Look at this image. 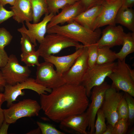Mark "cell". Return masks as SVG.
Returning a JSON list of instances; mask_svg holds the SVG:
<instances>
[{"instance_id": "35", "label": "cell", "mask_w": 134, "mask_h": 134, "mask_svg": "<svg viewBox=\"0 0 134 134\" xmlns=\"http://www.w3.org/2000/svg\"><path fill=\"white\" fill-rule=\"evenodd\" d=\"M84 11L94 6L101 5L105 0H79Z\"/></svg>"}, {"instance_id": "37", "label": "cell", "mask_w": 134, "mask_h": 134, "mask_svg": "<svg viewBox=\"0 0 134 134\" xmlns=\"http://www.w3.org/2000/svg\"><path fill=\"white\" fill-rule=\"evenodd\" d=\"M9 59L8 55L4 50L0 49V68L4 66Z\"/></svg>"}, {"instance_id": "4", "label": "cell", "mask_w": 134, "mask_h": 134, "mask_svg": "<svg viewBox=\"0 0 134 134\" xmlns=\"http://www.w3.org/2000/svg\"><path fill=\"white\" fill-rule=\"evenodd\" d=\"M83 45L65 36L57 33L48 34L37 50L40 56L44 58L57 54L63 49L70 47L78 49Z\"/></svg>"}, {"instance_id": "44", "label": "cell", "mask_w": 134, "mask_h": 134, "mask_svg": "<svg viewBox=\"0 0 134 134\" xmlns=\"http://www.w3.org/2000/svg\"><path fill=\"white\" fill-rule=\"evenodd\" d=\"M29 134H41V130L39 127L27 133Z\"/></svg>"}, {"instance_id": "11", "label": "cell", "mask_w": 134, "mask_h": 134, "mask_svg": "<svg viewBox=\"0 0 134 134\" xmlns=\"http://www.w3.org/2000/svg\"><path fill=\"white\" fill-rule=\"evenodd\" d=\"M88 57V47L85 46L82 53L70 68L63 74L66 83L75 85L81 84L89 68Z\"/></svg>"}, {"instance_id": "18", "label": "cell", "mask_w": 134, "mask_h": 134, "mask_svg": "<svg viewBox=\"0 0 134 134\" xmlns=\"http://www.w3.org/2000/svg\"><path fill=\"white\" fill-rule=\"evenodd\" d=\"M85 46L76 49L74 53L66 56H57L51 55L43 58L45 61L52 64L57 71L63 74L67 71L74 64L77 58L83 52Z\"/></svg>"}, {"instance_id": "24", "label": "cell", "mask_w": 134, "mask_h": 134, "mask_svg": "<svg viewBox=\"0 0 134 134\" xmlns=\"http://www.w3.org/2000/svg\"><path fill=\"white\" fill-rule=\"evenodd\" d=\"M107 46L99 48L96 65H103L112 63L117 59L116 53Z\"/></svg>"}, {"instance_id": "29", "label": "cell", "mask_w": 134, "mask_h": 134, "mask_svg": "<svg viewBox=\"0 0 134 134\" xmlns=\"http://www.w3.org/2000/svg\"><path fill=\"white\" fill-rule=\"evenodd\" d=\"M88 63L89 68H92L96 65L99 47L96 43L87 47Z\"/></svg>"}, {"instance_id": "19", "label": "cell", "mask_w": 134, "mask_h": 134, "mask_svg": "<svg viewBox=\"0 0 134 134\" xmlns=\"http://www.w3.org/2000/svg\"><path fill=\"white\" fill-rule=\"evenodd\" d=\"M13 19L18 23L33 21V12L30 0H16L11 8Z\"/></svg>"}, {"instance_id": "7", "label": "cell", "mask_w": 134, "mask_h": 134, "mask_svg": "<svg viewBox=\"0 0 134 134\" xmlns=\"http://www.w3.org/2000/svg\"><path fill=\"white\" fill-rule=\"evenodd\" d=\"M116 63L96 65L89 68L85 75L81 84L84 87L88 97L90 96L91 90L95 86L99 85L104 82L106 78L112 71Z\"/></svg>"}, {"instance_id": "22", "label": "cell", "mask_w": 134, "mask_h": 134, "mask_svg": "<svg viewBox=\"0 0 134 134\" xmlns=\"http://www.w3.org/2000/svg\"><path fill=\"white\" fill-rule=\"evenodd\" d=\"M122 45L120 51L116 53L117 59L121 61L126 59L128 55L134 52V32L125 33Z\"/></svg>"}, {"instance_id": "9", "label": "cell", "mask_w": 134, "mask_h": 134, "mask_svg": "<svg viewBox=\"0 0 134 134\" xmlns=\"http://www.w3.org/2000/svg\"><path fill=\"white\" fill-rule=\"evenodd\" d=\"M35 80L37 83L51 89L66 83L63 75L54 69L52 64L45 61L37 66Z\"/></svg>"}, {"instance_id": "3", "label": "cell", "mask_w": 134, "mask_h": 134, "mask_svg": "<svg viewBox=\"0 0 134 134\" xmlns=\"http://www.w3.org/2000/svg\"><path fill=\"white\" fill-rule=\"evenodd\" d=\"M116 65L108 76L112 81L111 87L134 97V71L126 62L118 59Z\"/></svg>"}, {"instance_id": "40", "label": "cell", "mask_w": 134, "mask_h": 134, "mask_svg": "<svg viewBox=\"0 0 134 134\" xmlns=\"http://www.w3.org/2000/svg\"><path fill=\"white\" fill-rule=\"evenodd\" d=\"M6 83L4 79L1 70L0 71V91H2L4 90L5 86Z\"/></svg>"}, {"instance_id": "38", "label": "cell", "mask_w": 134, "mask_h": 134, "mask_svg": "<svg viewBox=\"0 0 134 134\" xmlns=\"http://www.w3.org/2000/svg\"><path fill=\"white\" fill-rule=\"evenodd\" d=\"M134 4V0H122V7L132 8Z\"/></svg>"}, {"instance_id": "27", "label": "cell", "mask_w": 134, "mask_h": 134, "mask_svg": "<svg viewBox=\"0 0 134 134\" xmlns=\"http://www.w3.org/2000/svg\"><path fill=\"white\" fill-rule=\"evenodd\" d=\"M40 56L37 51L27 54L21 53L20 55L21 60L27 66L29 67L35 65L37 66L40 65L38 59Z\"/></svg>"}, {"instance_id": "43", "label": "cell", "mask_w": 134, "mask_h": 134, "mask_svg": "<svg viewBox=\"0 0 134 134\" xmlns=\"http://www.w3.org/2000/svg\"><path fill=\"white\" fill-rule=\"evenodd\" d=\"M113 126L110 124L106 126V129L103 134H113Z\"/></svg>"}, {"instance_id": "16", "label": "cell", "mask_w": 134, "mask_h": 134, "mask_svg": "<svg viewBox=\"0 0 134 134\" xmlns=\"http://www.w3.org/2000/svg\"><path fill=\"white\" fill-rule=\"evenodd\" d=\"M60 127L66 132L88 134L86 129L89 122L86 112L70 116L60 122Z\"/></svg>"}, {"instance_id": "39", "label": "cell", "mask_w": 134, "mask_h": 134, "mask_svg": "<svg viewBox=\"0 0 134 134\" xmlns=\"http://www.w3.org/2000/svg\"><path fill=\"white\" fill-rule=\"evenodd\" d=\"M10 124L4 120L0 128V134H7L8 128Z\"/></svg>"}, {"instance_id": "20", "label": "cell", "mask_w": 134, "mask_h": 134, "mask_svg": "<svg viewBox=\"0 0 134 134\" xmlns=\"http://www.w3.org/2000/svg\"><path fill=\"white\" fill-rule=\"evenodd\" d=\"M102 7V5L91 7L81 13L74 19L73 21L93 31L95 23L101 11Z\"/></svg>"}, {"instance_id": "1", "label": "cell", "mask_w": 134, "mask_h": 134, "mask_svg": "<svg viewBox=\"0 0 134 134\" xmlns=\"http://www.w3.org/2000/svg\"><path fill=\"white\" fill-rule=\"evenodd\" d=\"M49 93L40 95L41 108L49 118L57 123L85 112L89 104L85 89L81 84L65 83Z\"/></svg>"}, {"instance_id": "41", "label": "cell", "mask_w": 134, "mask_h": 134, "mask_svg": "<svg viewBox=\"0 0 134 134\" xmlns=\"http://www.w3.org/2000/svg\"><path fill=\"white\" fill-rule=\"evenodd\" d=\"M3 102H0V128L2 124L5 120L4 116L3 109L1 108V105Z\"/></svg>"}, {"instance_id": "42", "label": "cell", "mask_w": 134, "mask_h": 134, "mask_svg": "<svg viewBox=\"0 0 134 134\" xmlns=\"http://www.w3.org/2000/svg\"><path fill=\"white\" fill-rule=\"evenodd\" d=\"M16 0H0V4L3 6L6 4H8L13 6Z\"/></svg>"}, {"instance_id": "17", "label": "cell", "mask_w": 134, "mask_h": 134, "mask_svg": "<svg viewBox=\"0 0 134 134\" xmlns=\"http://www.w3.org/2000/svg\"><path fill=\"white\" fill-rule=\"evenodd\" d=\"M84 11L79 0L68 5L62 9L57 15H54L47 24V29L59 24H63L73 21L74 19Z\"/></svg>"}, {"instance_id": "33", "label": "cell", "mask_w": 134, "mask_h": 134, "mask_svg": "<svg viewBox=\"0 0 134 134\" xmlns=\"http://www.w3.org/2000/svg\"><path fill=\"white\" fill-rule=\"evenodd\" d=\"M117 113L118 119H128L129 115L128 107L124 95L118 105Z\"/></svg>"}, {"instance_id": "32", "label": "cell", "mask_w": 134, "mask_h": 134, "mask_svg": "<svg viewBox=\"0 0 134 134\" xmlns=\"http://www.w3.org/2000/svg\"><path fill=\"white\" fill-rule=\"evenodd\" d=\"M36 123L40 128L42 134H65L56 129L52 125L37 121Z\"/></svg>"}, {"instance_id": "8", "label": "cell", "mask_w": 134, "mask_h": 134, "mask_svg": "<svg viewBox=\"0 0 134 134\" xmlns=\"http://www.w3.org/2000/svg\"><path fill=\"white\" fill-rule=\"evenodd\" d=\"M29 67L20 65L16 56L11 54L5 66L0 69L6 84L13 85L29 77L31 71Z\"/></svg>"}, {"instance_id": "12", "label": "cell", "mask_w": 134, "mask_h": 134, "mask_svg": "<svg viewBox=\"0 0 134 134\" xmlns=\"http://www.w3.org/2000/svg\"><path fill=\"white\" fill-rule=\"evenodd\" d=\"M111 86L105 91L101 109L108 124L114 127L118 120L117 109L123 95Z\"/></svg>"}, {"instance_id": "36", "label": "cell", "mask_w": 134, "mask_h": 134, "mask_svg": "<svg viewBox=\"0 0 134 134\" xmlns=\"http://www.w3.org/2000/svg\"><path fill=\"white\" fill-rule=\"evenodd\" d=\"M14 13L12 10H6L3 6L0 4V24L13 17Z\"/></svg>"}, {"instance_id": "30", "label": "cell", "mask_w": 134, "mask_h": 134, "mask_svg": "<svg viewBox=\"0 0 134 134\" xmlns=\"http://www.w3.org/2000/svg\"><path fill=\"white\" fill-rule=\"evenodd\" d=\"M125 93L124 95L128 104L129 110L128 122L130 126L133 123L134 120V99L133 97L129 94Z\"/></svg>"}, {"instance_id": "46", "label": "cell", "mask_w": 134, "mask_h": 134, "mask_svg": "<svg viewBox=\"0 0 134 134\" xmlns=\"http://www.w3.org/2000/svg\"><path fill=\"white\" fill-rule=\"evenodd\" d=\"M134 128H133L131 129L128 132V134H134Z\"/></svg>"}, {"instance_id": "26", "label": "cell", "mask_w": 134, "mask_h": 134, "mask_svg": "<svg viewBox=\"0 0 134 134\" xmlns=\"http://www.w3.org/2000/svg\"><path fill=\"white\" fill-rule=\"evenodd\" d=\"M97 117L95 122V134H103L106 128L105 118L102 109L100 108L98 111Z\"/></svg>"}, {"instance_id": "47", "label": "cell", "mask_w": 134, "mask_h": 134, "mask_svg": "<svg viewBox=\"0 0 134 134\" xmlns=\"http://www.w3.org/2000/svg\"><path fill=\"white\" fill-rule=\"evenodd\" d=\"M119 0H105V1L108 3H112L116 1Z\"/></svg>"}, {"instance_id": "14", "label": "cell", "mask_w": 134, "mask_h": 134, "mask_svg": "<svg viewBox=\"0 0 134 134\" xmlns=\"http://www.w3.org/2000/svg\"><path fill=\"white\" fill-rule=\"evenodd\" d=\"M122 0L112 3L105 1L102 4L101 11L96 19L93 30L106 25L115 26V19L117 12L122 5Z\"/></svg>"}, {"instance_id": "2", "label": "cell", "mask_w": 134, "mask_h": 134, "mask_svg": "<svg viewBox=\"0 0 134 134\" xmlns=\"http://www.w3.org/2000/svg\"><path fill=\"white\" fill-rule=\"evenodd\" d=\"M47 33L60 34L88 47L97 43L101 33L99 28L93 31L73 21L65 25H58L50 27L47 29Z\"/></svg>"}, {"instance_id": "28", "label": "cell", "mask_w": 134, "mask_h": 134, "mask_svg": "<svg viewBox=\"0 0 134 134\" xmlns=\"http://www.w3.org/2000/svg\"><path fill=\"white\" fill-rule=\"evenodd\" d=\"M20 33L22 35L20 40L22 53L27 54L35 51V46L32 42L28 36L24 33Z\"/></svg>"}, {"instance_id": "10", "label": "cell", "mask_w": 134, "mask_h": 134, "mask_svg": "<svg viewBox=\"0 0 134 134\" xmlns=\"http://www.w3.org/2000/svg\"><path fill=\"white\" fill-rule=\"evenodd\" d=\"M111 86L106 82L94 87L91 93V102L89 104L87 113L89 122L88 134H94L95 122L97 113L101 108L104 100L105 92Z\"/></svg>"}, {"instance_id": "34", "label": "cell", "mask_w": 134, "mask_h": 134, "mask_svg": "<svg viewBox=\"0 0 134 134\" xmlns=\"http://www.w3.org/2000/svg\"><path fill=\"white\" fill-rule=\"evenodd\" d=\"M13 38L10 33L4 28H0V49L4 50L8 45Z\"/></svg>"}, {"instance_id": "5", "label": "cell", "mask_w": 134, "mask_h": 134, "mask_svg": "<svg viewBox=\"0 0 134 134\" xmlns=\"http://www.w3.org/2000/svg\"><path fill=\"white\" fill-rule=\"evenodd\" d=\"M41 109L40 105L36 100L24 99L17 103H12L7 109H3L5 121L10 124L23 117L37 116Z\"/></svg>"}, {"instance_id": "13", "label": "cell", "mask_w": 134, "mask_h": 134, "mask_svg": "<svg viewBox=\"0 0 134 134\" xmlns=\"http://www.w3.org/2000/svg\"><path fill=\"white\" fill-rule=\"evenodd\" d=\"M54 15L52 13L46 14L42 21L36 23L32 24L29 22H26V24L28 29L23 23L22 27L18 29V31L26 34L32 42L36 46V41L40 43L44 38L47 33V24Z\"/></svg>"}, {"instance_id": "6", "label": "cell", "mask_w": 134, "mask_h": 134, "mask_svg": "<svg viewBox=\"0 0 134 134\" xmlns=\"http://www.w3.org/2000/svg\"><path fill=\"white\" fill-rule=\"evenodd\" d=\"M30 89L37 93L39 95L47 94V92H51L52 89L46 88L38 83L35 79L29 77L23 82L13 85L6 84L4 88L3 93L5 101L7 102V106L8 108L13 102L16 100L19 96H24V89Z\"/></svg>"}, {"instance_id": "45", "label": "cell", "mask_w": 134, "mask_h": 134, "mask_svg": "<svg viewBox=\"0 0 134 134\" xmlns=\"http://www.w3.org/2000/svg\"><path fill=\"white\" fill-rule=\"evenodd\" d=\"M4 96L3 93H0V102H3L5 101Z\"/></svg>"}, {"instance_id": "21", "label": "cell", "mask_w": 134, "mask_h": 134, "mask_svg": "<svg viewBox=\"0 0 134 134\" xmlns=\"http://www.w3.org/2000/svg\"><path fill=\"white\" fill-rule=\"evenodd\" d=\"M116 24H119L134 32V11L132 8L122 6L117 13L115 19Z\"/></svg>"}, {"instance_id": "25", "label": "cell", "mask_w": 134, "mask_h": 134, "mask_svg": "<svg viewBox=\"0 0 134 134\" xmlns=\"http://www.w3.org/2000/svg\"><path fill=\"white\" fill-rule=\"evenodd\" d=\"M79 0H47L49 13L54 15L59 13V10L73 4Z\"/></svg>"}, {"instance_id": "31", "label": "cell", "mask_w": 134, "mask_h": 134, "mask_svg": "<svg viewBox=\"0 0 134 134\" xmlns=\"http://www.w3.org/2000/svg\"><path fill=\"white\" fill-rule=\"evenodd\" d=\"M129 126L128 119H118L113 127V134H126Z\"/></svg>"}, {"instance_id": "23", "label": "cell", "mask_w": 134, "mask_h": 134, "mask_svg": "<svg viewBox=\"0 0 134 134\" xmlns=\"http://www.w3.org/2000/svg\"><path fill=\"white\" fill-rule=\"evenodd\" d=\"M33 12V23L38 22L44 15L49 13L47 0H30Z\"/></svg>"}, {"instance_id": "15", "label": "cell", "mask_w": 134, "mask_h": 134, "mask_svg": "<svg viewBox=\"0 0 134 134\" xmlns=\"http://www.w3.org/2000/svg\"><path fill=\"white\" fill-rule=\"evenodd\" d=\"M101 33V36L96 43L99 47L107 46L110 48L122 45L126 33L120 25H108Z\"/></svg>"}]
</instances>
